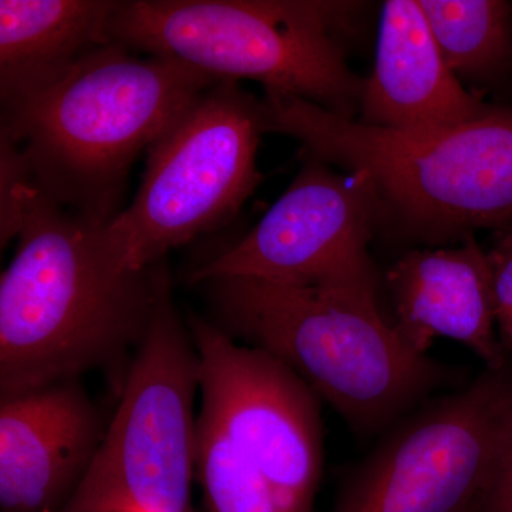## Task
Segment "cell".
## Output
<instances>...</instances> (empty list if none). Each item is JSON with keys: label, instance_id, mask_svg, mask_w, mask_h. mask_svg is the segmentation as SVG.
Masks as SVG:
<instances>
[{"label": "cell", "instance_id": "6da1fadb", "mask_svg": "<svg viewBox=\"0 0 512 512\" xmlns=\"http://www.w3.org/2000/svg\"><path fill=\"white\" fill-rule=\"evenodd\" d=\"M106 225L30 185L18 248L0 278V397L119 366L143 342L165 259L124 268Z\"/></svg>", "mask_w": 512, "mask_h": 512}, {"label": "cell", "instance_id": "7a4b0ae2", "mask_svg": "<svg viewBox=\"0 0 512 512\" xmlns=\"http://www.w3.org/2000/svg\"><path fill=\"white\" fill-rule=\"evenodd\" d=\"M214 325L288 366L360 439L379 436L466 373L400 338L377 292L227 276L201 284Z\"/></svg>", "mask_w": 512, "mask_h": 512}, {"label": "cell", "instance_id": "3957f363", "mask_svg": "<svg viewBox=\"0 0 512 512\" xmlns=\"http://www.w3.org/2000/svg\"><path fill=\"white\" fill-rule=\"evenodd\" d=\"M221 79L111 43L60 82L2 109L0 138L22 151L37 190L97 224L121 211L128 174L188 106Z\"/></svg>", "mask_w": 512, "mask_h": 512}, {"label": "cell", "instance_id": "277c9868", "mask_svg": "<svg viewBox=\"0 0 512 512\" xmlns=\"http://www.w3.org/2000/svg\"><path fill=\"white\" fill-rule=\"evenodd\" d=\"M265 133L298 140L306 156L366 171L383 211L431 247L474 229L512 232V110L433 134L366 126L318 104L264 89Z\"/></svg>", "mask_w": 512, "mask_h": 512}, {"label": "cell", "instance_id": "5b68a950", "mask_svg": "<svg viewBox=\"0 0 512 512\" xmlns=\"http://www.w3.org/2000/svg\"><path fill=\"white\" fill-rule=\"evenodd\" d=\"M359 3L306 0L117 2L111 42L205 73L302 97L355 119L366 80L349 69L342 36Z\"/></svg>", "mask_w": 512, "mask_h": 512}, {"label": "cell", "instance_id": "8992f818", "mask_svg": "<svg viewBox=\"0 0 512 512\" xmlns=\"http://www.w3.org/2000/svg\"><path fill=\"white\" fill-rule=\"evenodd\" d=\"M200 356L163 266L156 311L89 473L62 512H194Z\"/></svg>", "mask_w": 512, "mask_h": 512}, {"label": "cell", "instance_id": "52a82bcc", "mask_svg": "<svg viewBox=\"0 0 512 512\" xmlns=\"http://www.w3.org/2000/svg\"><path fill=\"white\" fill-rule=\"evenodd\" d=\"M261 99L222 79L201 94L147 151L136 197L106 225L124 268L146 271L231 220L258 187Z\"/></svg>", "mask_w": 512, "mask_h": 512}, {"label": "cell", "instance_id": "ba28073f", "mask_svg": "<svg viewBox=\"0 0 512 512\" xmlns=\"http://www.w3.org/2000/svg\"><path fill=\"white\" fill-rule=\"evenodd\" d=\"M512 431V357L431 397L352 468L332 512H467Z\"/></svg>", "mask_w": 512, "mask_h": 512}, {"label": "cell", "instance_id": "9c48e42d", "mask_svg": "<svg viewBox=\"0 0 512 512\" xmlns=\"http://www.w3.org/2000/svg\"><path fill=\"white\" fill-rule=\"evenodd\" d=\"M382 207L366 171L336 173L306 156L262 220L188 276L191 285L242 276L274 284L377 292L369 242Z\"/></svg>", "mask_w": 512, "mask_h": 512}, {"label": "cell", "instance_id": "30bf717a", "mask_svg": "<svg viewBox=\"0 0 512 512\" xmlns=\"http://www.w3.org/2000/svg\"><path fill=\"white\" fill-rule=\"evenodd\" d=\"M200 356L201 416L271 485L284 512H312L323 468L319 397L264 350L217 325L187 319Z\"/></svg>", "mask_w": 512, "mask_h": 512}, {"label": "cell", "instance_id": "8fae6325", "mask_svg": "<svg viewBox=\"0 0 512 512\" xmlns=\"http://www.w3.org/2000/svg\"><path fill=\"white\" fill-rule=\"evenodd\" d=\"M106 429L80 380L0 397V510L62 512Z\"/></svg>", "mask_w": 512, "mask_h": 512}, {"label": "cell", "instance_id": "7c38bea8", "mask_svg": "<svg viewBox=\"0 0 512 512\" xmlns=\"http://www.w3.org/2000/svg\"><path fill=\"white\" fill-rule=\"evenodd\" d=\"M394 328L419 355L437 339L456 340L485 369L510 362L498 338L493 269L488 251L468 235L454 247L412 249L386 272Z\"/></svg>", "mask_w": 512, "mask_h": 512}, {"label": "cell", "instance_id": "4fadbf2b", "mask_svg": "<svg viewBox=\"0 0 512 512\" xmlns=\"http://www.w3.org/2000/svg\"><path fill=\"white\" fill-rule=\"evenodd\" d=\"M494 106L464 89L448 67L419 0H387L376 62L366 80L360 123L404 134H433L480 119Z\"/></svg>", "mask_w": 512, "mask_h": 512}, {"label": "cell", "instance_id": "5bb4252c", "mask_svg": "<svg viewBox=\"0 0 512 512\" xmlns=\"http://www.w3.org/2000/svg\"><path fill=\"white\" fill-rule=\"evenodd\" d=\"M113 0H2V109L60 82L80 60L111 45Z\"/></svg>", "mask_w": 512, "mask_h": 512}, {"label": "cell", "instance_id": "9a60e30c", "mask_svg": "<svg viewBox=\"0 0 512 512\" xmlns=\"http://www.w3.org/2000/svg\"><path fill=\"white\" fill-rule=\"evenodd\" d=\"M440 53L458 77L493 76L512 56V5L503 0H419Z\"/></svg>", "mask_w": 512, "mask_h": 512}, {"label": "cell", "instance_id": "2e32d148", "mask_svg": "<svg viewBox=\"0 0 512 512\" xmlns=\"http://www.w3.org/2000/svg\"><path fill=\"white\" fill-rule=\"evenodd\" d=\"M197 480L210 512H284L268 481L210 420L198 416Z\"/></svg>", "mask_w": 512, "mask_h": 512}, {"label": "cell", "instance_id": "e0dca14e", "mask_svg": "<svg viewBox=\"0 0 512 512\" xmlns=\"http://www.w3.org/2000/svg\"><path fill=\"white\" fill-rule=\"evenodd\" d=\"M33 184L28 164L15 143L0 138V244L18 238L25 214L26 192Z\"/></svg>", "mask_w": 512, "mask_h": 512}, {"label": "cell", "instance_id": "ac0fdd59", "mask_svg": "<svg viewBox=\"0 0 512 512\" xmlns=\"http://www.w3.org/2000/svg\"><path fill=\"white\" fill-rule=\"evenodd\" d=\"M495 302L498 338L512 356V232H498L493 247L488 249Z\"/></svg>", "mask_w": 512, "mask_h": 512}, {"label": "cell", "instance_id": "d6986e66", "mask_svg": "<svg viewBox=\"0 0 512 512\" xmlns=\"http://www.w3.org/2000/svg\"><path fill=\"white\" fill-rule=\"evenodd\" d=\"M474 512H512V431Z\"/></svg>", "mask_w": 512, "mask_h": 512}, {"label": "cell", "instance_id": "ffe728a7", "mask_svg": "<svg viewBox=\"0 0 512 512\" xmlns=\"http://www.w3.org/2000/svg\"><path fill=\"white\" fill-rule=\"evenodd\" d=\"M467 512H474V508H471V510H470V511H467Z\"/></svg>", "mask_w": 512, "mask_h": 512}]
</instances>
